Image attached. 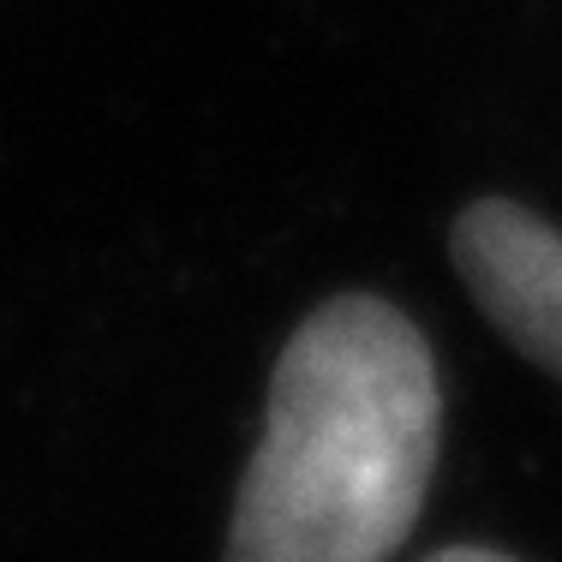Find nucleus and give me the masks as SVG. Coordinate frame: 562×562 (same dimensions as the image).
Masks as SVG:
<instances>
[{
  "label": "nucleus",
  "instance_id": "f03ea898",
  "mask_svg": "<svg viewBox=\"0 0 562 562\" xmlns=\"http://www.w3.org/2000/svg\"><path fill=\"white\" fill-rule=\"evenodd\" d=\"M449 251L503 341L562 378V227L515 198H479L454 216Z\"/></svg>",
  "mask_w": 562,
  "mask_h": 562
},
{
  "label": "nucleus",
  "instance_id": "7ed1b4c3",
  "mask_svg": "<svg viewBox=\"0 0 562 562\" xmlns=\"http://www.w3.org/2000/svg\"><path fill=\"white\" fill-rule=\"evenodd\" d=\"M425 562H515V557L491 551V544H449V551H437V557H425Z\"/></svg>",
  "mask_w": 562,
  "mask_h": 562
},
{
  "label": "nucleus",
  "instance_id": "f257e3e1",
  "mask_svg": "<svg viewBox=\"0 0 562 562\" xmlns=\"http://www.w3.org/2000/svg\"><path fill=\"white\" fill-rule=\"evenodd\" d=\"M431 347L378 293H341L288 336L239 479L227 562H390L431 491Z\"/></svg>",
  "mask_w": 562,
  "mask_h": 562
}]
</instances>
